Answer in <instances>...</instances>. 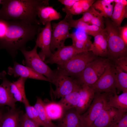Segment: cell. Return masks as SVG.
Masks as SVG:
<instances>
[{
    "mask_svg": "<svg viewBox=\"0 0 127 127\" xmlns=\"http://www.w3.org/2000/svg\"><path fill=\"white\" fill-rule=\"evenodd\" d=\"M40 28L39 25L20 20H6V28L0 38V49H5L14 56L18 50L25 48L28 41L35 38Z\"/></svg>",
    "mask_w": 127,
    "mask_h": 127,
    "instance_id": "obj_1",
    "label": "cell"
},
{
    "mask_svg": "<svg viewBox=\"0 0 127 127\" xmlns=\"http://www.w3.org/2000/svg\"><path fill=\"white\" fill-rule=\"evenodd\" d=\"M48 0H1L0 19L17 20L27 24L40 25L37 19L39 8L49 6Z\"/></svg>",
    "mask_w": 127,
    "mask_h": 127,
    "instance_id": "obj_2",
    "label": "cell"
},
{
    "mask_svg": "<svg viewBox=\"0 0 127 127\" xmlns=\"http://www.w3.org/2000/svg\"><path fill=\"white\" fill-rule=\"evenodd\" d=\"M105 33L107 43L108 58L110 60L127 56V46L121 39L119 27L109 17L104 18Z\"/></svg>",
    "mask_w": 127,
    "mask_h": 127,
    "instance_id": "obj_3",
    "label": "cell"
},
{
    "mask_svg": "<svg viewBox=\"0 0 127 127\" xmlns=\"http://www.w3.org/2000/svg\"><path fill=\"white\" fill-rule=\"evenodd\" d=\"M98 57L91 51L83 52L77 54L64 65L58 66L57 69L68 76L77 77L89 64Z\"/></svg>",
    "mask_w": 127,
    "mask_h": 127,
    "instance_id": "obj_4",
    "label": "cell"
},
{
    "mask_svg": "<svg viewBox=\"0 0 127 127\" xmlns=\"http://www.w3.org/2000/svg\"><path fill=\"white\" fill-rule=\"evenodd\" d=\"M109 60L100 57L90 63L75 79L78 84L88 86L94 84L104 73Z\"/></svg>",
    "mask_w": 127,
    "mask_h": 127,
    "instance_id": "obj_5",
    "label": "cell"
},
{
    "mask_svg": "<svg viewBox=\"0 0 127 127\" xmlns=\"http://www.w3.org/2000/svg\"><path fill=\"white\" fill-rule=\"evenodd\" d=\"M38 47L36 44L31 51H27L25 48L20 50L25 58L23 63L26 66L45 76L51 83L55 76L56 71L52 70L42 60L37 52Z\"/></svg>",
    "mask_w": 127,
    "mask_h": 127,
    "instance_id": "obj_6",
    "label": "cell"
},
{
    "mask_svg": "<svg viewBox=\"0 0 127 127\" xmlns=\"http://www.w3.org/2000/svg\"><path fill=\"white\" fill-rule=\"evenodd\" d=\"M55 71V76L51 83L55 86L56 89L54 91L52 88L51 89V92L55 99L61 98L80 88V85L75 79L63 73L57 69Z\"/></svg>",
    "mask_w": 127,
    "mask_h": 127,
    "instance_id": "obj_7",
    "label": "cell"
},
{
    "mask_svg": "<svg viewBox=\"0 0 127 127\" xmlns=\"http://www.w3.org/2000/svg\"><path fill=\"white\" fill-rule=\"evenodd\" d=\"M109 59L103 74L94 84L89 86L95 93L111 92L114 94L117 93L115 68L112 61Z\"/></svg>",
    "mask_w": 127,
    "mask_h": 127,
    "instance_id": "obj_8",
    "label": "cell"
},
{
    "mask_svg": "<svg viewBox=\"0 0 127 127\" xmlns=\"http://www.w3.org/2000/svg\"><path fill=\"white\" fill-rule=\"evenodd\" d=\"M108 92L95 93L91 104L83 113L80 114L82 127H91L106 105Z\"/></svg>",
    "mask_w": 127,
    "mask_h": 127,
    "instance_id": "obj_9",
    "label": "cell"
},
{
    "mask_svg": "<svg viewBox=\"0 0 127 127\" xmlns=\"http://www.w3.org/2000/svg\"><path fill=\"white\" fill-rule=\"evenodd\" d=\"M52 33L50 50L53 53L55 50L64 46L66 40L70 38L69 30L71 28L68 17L66 15L64 18L58 23L52 24Z\"/></svg>",
    "mask_w": 127,
    "mask_h": 127,
    "instance_id": "obj_10",
    "label": "cell"
},
{
    "mask_svg": "<svg viewBox=\"0 0 127 127\" xmlns=\"http://www.w3.org/2000/svg\"><path fill=\"white\" fill-rule=\"evenodd\" d=\"M52 31L51 22H49L44 27L41 28L37 35L36 44L41 49L38 54L43 61L53 54L50 50Z\"/></svg>",
    "mask_w": 127,
    "mask_h": 127,
    "instance_id": "obj_11",
    "label": "cell"
},
{
    "mask_svg": "<svg viewBox=\"0 0 127 127\" xmlns=\"http://www.w3.org/2000/svg\"><path fill=\"white\" fill-rule=\"evenodd\" d=\"M126 113L106 105L91 127H108L120 119Z\"/></svg>",
    "mask_w": 127,
    "mask_h": 127,
    "instance_id": "obj_12",
    "label": "cell"
},
{
    "mask_svg": "<svg viewBox=\"0 0 127 127\" xmlns=\"http://www.w3.org/2000/svg\"><path fill=\"white\" fill-rule=\"evenodd\" d=\"M80 53L81 52L76 50L72 45H64L57 49L50 58L45 61V63L52 64H56L58 66L62 65Z\"/></svg>",
    "mask_w": 127,
    "mask_h": 127,
    "instance_id": "obj_13",
    "label": "cell"
},
{
    "mask_svg": "<svg viewBox=\"0 0 127 127\" xmlns=\"http://www.w3.org/2000/svg\"><path fill=\"white\" fill-rule=\"evenodd\" d=\"M8 74L13 75L15 77H20L27 79L28 78L42 80L49 82L48 79L27 66L15 62L12 67H9L8 69Z\"/></svg>",
    "mask_w": 127,
    "mask_h": 127,
    "instance_id": "obj_14",
    "label": "cell"
},
{
    "mask_svg": "<svg viewBox=\"0 0 127 127\" xmlns=\"http://www.w3.org/2000/svg\"><path fill=\"white\" fill-rule=\"evenodd\" d=\"M79 97L77 105L75 108L80 114L84 113L92 103L95 92L88 86L81 85L79 90Z\"/></svg>",
    "mask_w": 127,
    "mask_h": 127,
    "instance_id": "obj_15",
    "label": "cell"
},
{
    "mask_svg": "<svg viewBox=\"0 0 127 127\" xmlns=\"http://www.w3.org/2000/svg\"><path fill=\"white\" fill-rule=\"evenodd\" d=\"M72 45L77 50L82 52L90 51L92 43L91 37L84 30L80 29L71 33Z\"/></svg>",
    "mask_w": 127,
    "mask_h": 127,
    "instance_id": "obj_16",
    "label": "cell"
},
{
    "mask_svg": "<svg viewBox=\"0 0 127 127\" xmlns=\"http://www.w3.org/2000/svg\"><path fill=\"white\" fill-rule=\"evenodd\" d=\"M26 79L20 77L17 81L13 82L8 80V85L10 92L16 102H19L24 104L28 101L25 90V83Z\"/></svg>",
    "mask_w": 127,
    "mask_h": 127,
    "instance_id": "obj_17",
    "label": "cell"
},
{
    "mask_svg": "<svg viewBox=\"0 0 127 127\" xmlns=\"http://www.w3.org/2000/svg\"><path fill=\"white\" fill-rule=\"evenodd\" d=\"M94 37V42L92 43L90 51L97 57L103 58L107 57V43L104 29Z\"/></svg>",
    "mask_w": 127,
    "mask_h": 127,
    "instance_id": "obj_18",
    "label": "cell"
},
{
    "mask_svg": "<svg viewBox=\"0 0 127 127\" xmlns=\"http://www.w3.org/2000/svg\"><path fill=\"white\" fill-rule=\"evenodd\" d=\"M56 127H82L80 114L75 108L67 111L59 119Z\"/></svg>",
    "mask_w": 127,
    "mask_h": 127,
    "instance_id": "obj_19",
    "label": "cell"
},
{
    "mask_svg": "<svg viewBox=\"0 0 127 127\" xmlns=\"http://www.w3.org/2000/svg\"><path fill=\"white\" fill-rule=\"evenodd\" d=\"M6 73L4 71L0 73V78L3 80L0 85V107L7 105L11 108H15L16 102L12 97L8 84V80L6 77Z\"/></svg>",
    "mask_w": 127,
    "mask_h": 127,
    "instance_id": "obj_20",
    "label": "cell"
},
{
    "mask_svg": "<svg viewBox=\"0 0 127 127\" xmlns=\"http://www.w3.org/2000/svg\"><path fill=\"white\" fill-rule=\"evenodd\" d=\"M106 105L115 107L122 113H127V92L119 95L109 92L107 97Z\"/></svg>",
    "mask_w": 127,
    "mask_h": 127,
    "instance_id": "obj_21",
    "label": "cell"
},
{
    "mask_svg": "<svg viewBox=\"0 0 127 127\" xmlns=\"http://www.w3.org/2000/svg\"><path fill=\"white\" fill-rule=\"evenodd\" d=\"M71 28L82 29L88 35L94 37L98 34L102 32L103 30L94 25H89L79 19H73V15L70 13L66 14Z\"/></svg>",
    "mask_w": 127,
    "mask_h": 127,
    "instance_id": "obj_22",
    "label": "cell"
},
{
    "mask_svg": "<svg viewBox=\"0 0 127 127\" xmlns=\"http://www.w3.org/2000/svg\"><path fill=\"white\" fill-rule=\"evenodd\" d=\"M37 16L40 23L45 25L48 23L53 20H58L61 18L60 12H58L52 6H43L39 9Z\"/></svg>",
    "mask_w": 127,
    "mask_h": 127,
    "instance_id": "obj_23",
    "label": "cell"
},
{
    "mask_svg": "<svg viewBox=\"0 0 127 127\" xmlns=\"http://www.w3.org/2000/svg\"><path fill=\"white\" fill-rule=\"evenodd\" d=\"M115 4L113 10L110 18L118 27H121V23L125 18H127V4H124L114 0Z\"/></svg>",
    "mask_w": 127,
    "mask_h": 127,
    "instance_id": "obj_24",
    "label": "cell"
},
{
    "mask_svg": "<svg viewBox=\"0 0 127 127\" xmlns=\"http://www.w3.org/2000/svg\"><path fill=\"white\" fill-rule=\"evenodd\" d=\"M80 88L61 97L58 102L62 107L64 113L67 111L75 108L76 107L79 97Z\"/></svg>",
    "mask_w": 127,
    "mask_h": 127,
    "instance_id": "obj_25",
    "label": "cell"
},
{
    "mask_svg": "<svg viewBox=\"0 0 127 127\" xmlns=\"http://www.w3.org/2000/svg\"><path fill=\"white\" fill-rule=\"evenodd\" d=\"M114 0H98L95 1L92 6L104 18H110L114 8Z\"/></svg>",
    "mask_w": 127,
    "mask_h": 127,
    "instance_id": "obj_26",
    "label": "cell"
},
{
    "mask_svg": "<svg viewBox=\"0 0 127 127\" xmlns=\"http://www.w3.org/2000/svg\"><path fill=\"white\" fill-rule=\"evenodd\" d=\"M20 115L15 108L4 113L1 127H19Z\"/></svg>",
    "mask_w": 127,
    "mask_h": 127,
    "instance_id": "obj_27",
    "label": "cell"
},
{
    "mask_svg": "<svg viewBox=\"0 0 127 127\" xmlns=\"http://www.w3.org/2000/svg\"><path fill=\"white\" fill-rule=\"evenodd\" d=\"M45 110L47 116L51 120H58L64 114L62 108L58 103H44Z\"/></svg>",
    "mask_w": 127,
    "mask_h": 127,
    "instance_id": "obj_28",
    "label": "cell"
},
{
    "mask_svg": "<svg viewBox=\"0 0 127 127\" xmlns=\"http://www.w3.org/2000/svg\"><path fill=\"white\" fill-rule=\"evenodd\" d=\"M45 103L41 98L37 97L36 103L34 106L42 121L47 127H56L47 116L44 107Z\"/></svg>",
    "mask_w": 127,
    "mask_h": 127,
    "instance_id": "obj_29",
    "label": "cell"
},
{
    "mask_svg": "<svg viewBox=\"0 0 127 127\" xmlns=\"http://www.w3.org/2000/svg\"><path fill=\"white\" fill-rule=\"evenodd\" d=\"M115 87L119 91L127 92V73L115 68Z\"/></svg>",
    "mask_w": 127,
    "mask_h": 127,
    "instance_id": "obj_30",
    "label": "cell"
},
{
    "mask_svg": "<svg viewBox=\"0 0 127 127\" xmlns=\"http://www.w3.org/2000/svg\"><path fill=\"white\" fill-rule=\"evenodd\" d=\"M24 104L25 108L26 114L29 118L36 123L39 126L47 127L40 119L34 106H31L28 101Z\"/></svg>",
    "mask_w": 127,
    "mask_h": 127,
    "instance_id": "obj_31",
    "label": "cell"
},
{
    "mask_svg": "<svg viewBox=\"0 0 127 127\" xmlns=\"http://www.w3.org/2000/svg\"><path fill=\"white\" fill-rule=\"evenodd\" d=\"M111 60L115 68L127 73V56L120 57Z\"/></svg>",
    "mask_w": 127,
    "mask_h": 127,
    "instance_id": "obj_32",
    "label": "cell"
},
{
    "mask_svg": "<svg viewBox=\"0 0 127 127\" xmlns=\"http://www.w3.org/2000/svg\"><path fill=\"white\" fill-rule=\"evenodd\" d=\"M36 123L29 118L26 113L20 115L19 127H40Z\"/></svg>",
    "mask_w": 127,
    "mask_h": 127,
    "instance_id": "obj_33",
    "label": "cell"
},
{
    "mask_svg": "<svg viewBox=\"0 0 127 127\" xmlns=\"http://www.w3.org/2000/svg\"><path fill=\"white\" fill-rule=\"evenodd\" d=\"M99 13L91 6L88 10L83 14L82 17L79 19L88 24L91 20Z\"/></svg>",
    "mask_w": 127,
    "mask_h": 127,
    "instance_id": "obj_34",
    "label": "cell"
},
{
    "mask_svg": "<svg viewBox=\"0 0 127 127\" xmlns=\"http://www.w3.org/2000/svg\"><path fill=\"white\" fill-rule=\"evenodd\" d=\"M81 0H78L70 9L64 12H68L72 15L83 14L84 12L81 6Z\"/></svg>",
    "mask_w": 127,
    "mask_h": 127,
    "instance_id": "obj_35",
    "label": "cell"
},
{
    "mask_svg": "<svg viewBox=\"0 0 127 127\" xmlns=\"http://www.w3.org/2000/svg\"><path fill=\"white\" fill-rule=\"evenodd\" d=\"M88 24L96 26L103 30L105 28L104 19L100 13L94 17Z\"/></svg>",
    "mask_w": 127,
    "mask_h": 127,
    "instance_id": "obj_36",
    "label": "cell"
},
{
    "mask_svg": "<svg viewBox=\"0 0 127 127\" xmlns=\"http://www.w3.org/2000/svg\"><path fill=\"white\" fill-rule=\"evenodd\" d=\"M108 127H127V113L119 120Z\"/></svg>",
    "mask_w": 127,
    "mask_h": 127,
    "instance_id": "obj_37",
    "label": "cell"
},
{
    "mask_svg": "<svg viewBox=\"0 0 127 127\" xmlns=\"http://www.w3.org/2000/svg\"><path fill=\"white\" fill-rule=\"evenodd\" d=\"M78 0H58V1L64 6L62 10L63 12L70 9Z\"/></svg>",
    "mask_w": 127,
    "mask_h": 127,
    "instance_id": "obj_38",
    "label": "cell"
},
{
    "mask_svg": "<svg viewBox=\"0 0 127 127\" xmlns=\"http://www.w3.org/2000/svg\"><path fill=\"white\" fill-rule=\"evenodd\" d=\"M119 33L121 39L127 46V26L119 27Z\"/></svg>",
    "mask_w": 127,
    "mask_h": 127,
    "instance_id": "obj_39",
    "label": "cell"
},
{
    "mask_svg": "<svg viewBox=\"0 0 127 127\" xmlns=\"http://www.w3.org/2000/svg\"><path fill=\"white\" fill-rule=\"evenodd\" d=\"M95 1L94 0H81V6L84 13L88 9Z\"/></svg>",
    "mask_w": 127,
    "mask_h": 127,
    "instance_id": "obj_40",
    "label": "cell"
},
{
    "mask_svg": "<svg viewBox=\"0 0 127 127\" xmlns=\"http://www.w3.org/2000/svg\"><path fill=\"white\" fill-rule=\"evenodd\" d=\"M4 113L2 109H0V127H1L2 118Z\"/></svg>",
    "mask_w": 127,
    "mask_h": 127,
    "instance_id": "obj_41",
    "label": "cell"
},
{
    "mask_svg": "<svg viewBox=\"0 0 127 127\" xmlns=\"http://www.w3.org/2000/svg\"><path fill=\"white\" fill-rule=\"evenodd\" d=\"M1 0H0V4H1Z\"/></svg>",
    "mask_w": 127,
    "mask_h": 127,
    "instance_id": "obj_42",
    "label": "cell"
}]
</instances>
